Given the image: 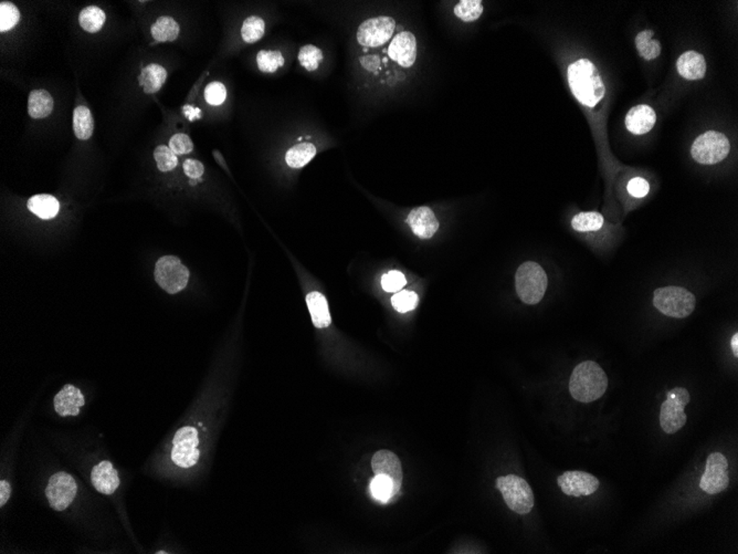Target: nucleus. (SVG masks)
Here are the masks:
<instances>
[{"mask_svg":"<svg viewBox=\"0 0 738 554\" xmlns=\"http://www.w3.org/2000/svg\"><path fill=\"white\" fill-rule=\"evenodd\" d=\"M266 23L258 16H250L242 23V35L244 43H254L263 37Z\"/></svg>","mask_w":738,"mask_h":554,"instance_id":"33","label":"nucleus"},{"mask_svg":"<svg viewBox=\"0 0 738 554\" xmlns=\"http://www.w3.org/2000/svg\"><path fill=\"white\" fill-rule=\"evenodd\" d=\"M28 210L41 220H51L58 215L60 204L58 199L51 195H35L28 200Z\"/></svg>","mask_w":738,"mask_h":554,"instance_id":"22","label":"nucleus"},{"mask_svg":"<svg viewBox=\"0 0 738 554\" xmlns=\"http://www.w3.org/2000/svg\"><path fill=\"white\" fill-rule=\"evenodd\" d=\"M676 68L679 74L683 78L688 80H700L705 77V59L696 51H688L679 58Z\"/></svg>","mask_w":738,"mask_h":554,"instance_id":"20","label":"nucleus"},{"mask_svg":"<svg viewBox=\"0 0 738 554\" xmlns=\"http://www.w3.org/2000/svg\"><path fill=\"white\" fill-rule=\"evenodd\" d=\"M547 276L538 262H524L515 276V288L518 297L526 305H538L547 289Z\"/></svg>","mask_w":738,"mask_h":554,"instance_id":"3","label":"nucleus"},{"mask_svg":"<svg viewBox=\"0 0 738 554\" xmlns=\"http://www.w3.org/2000/svg\"><path fill=\"white\" fill-rule=\"evenodd\" d=\"M496 488L512 511L528 514L534 507V494L528 481L516 475H506L496 479Z\"/></svg>","mask_w":738,"mask_h":554,"instance_id":"5","label":"nucleus"},{"mask_svg":"<svg viewBox=\"0 0 738 554\" xmlns=\"http://www.w3.org/2000/svg\"><path fill=\"white\" fill-rule=\"evenodd\" d=\"M386 49H382L385 58L380 60L378 70L382 62H390L402 69L411 68L417 59V40L410 31H400L394 35ZM377 70V72H378Z\"/></svg>","mask_w":738,"mask_h":554,"instance_id":"10","label":"nucleus"},{"mask_svg":"<svg viewBox=\"0 0 738 554\" xmlns=\"http://www.w3.org/2000/svg\"><path fill=\"white\" fill-rule=\"evenodd\" d=\"M307 303L311 313L312 322L315 325V328L325 329L331 325L329 303L324 295L317 291L310 293L307 295Z\"/></svg>","mask_w":738,"mask_h":554,"instance_id":"21","label":"nucleus"},{"mask_svg":"<svg viewBox=\"0 0 738 554\" xmlns=\"http://www.w3.org/2000/svg\"><path fill=\"white\" fill-rule=\"evenodd\" d=\"M727 468L728 461L723 453H711L700 477V488L708 494H717L726 490L730 485Z\"/></svg>","mask_w":738,"mask_h":554,"instance_id":"13","label":"nucleus"},{"mask_svg":"<svg viewBox=\"0 0 738 554\" xmlns=\"http://www.w3.org/2000/svg\"><path fill=\"white\" fill-rule=\"evenodd\" d=\"M406 285H407V280L404 278V273L400 271L392 270L382 276V287L387 293H398Z\"/></svg>","mask_w":738,"mask_h":554,"instance_id":"39","label":"nucleus"},{"mask_svg":"<svg viewBox=\"0 0 738 554\" xmlns=\"http://www.w3.org/2000/svg\"><path fill=\"white\" fill-rule=\"evenodd\" d=\"M155 280L169 295H176L187 287L189 270L175 256H165L156 262Z\"/></svg>","mask_w":738,"mask_h":554,"instance_id":"9","label":"nucleus"},{"mask_svg":"<svg viewBox=\"0 0 738 554\" xmlns=\"http://www.w3.org/2000/svg\"><path fill=\"white\" fill-rule=\"evenodd\" d=\"M690 401V393L686 388H673L666 393V401L663 402L660 409V425L664 433L672 435L686 425L688 416L684 407Z\"/></svg>","mask_w":738,"mask_h":554,"instance_id":"7","label":"nucleus"},{"mask_svg":"<svg viewBox=\"0 0 738 554\" xmlns=\"http://www.w3.org/2000/svg\"><path fill=\"white\" fill-rule=\"evenodd\" d=\"M370 492L375 499L382 502H390V498L397 494L392 479L385 475H376L373 478L370 482Z\"/></svg>","mask_w":738,"mask_h":554,"instance_id":"31","label":"nucleus"},{"mask_svg":"<svg viewBox=\"0 0 738 554\" xmlns=\"http://www.w3.org/2000/svg\"><path fill=\"white\" fill-rule=\"evenodd\" d=\"M603 225V215L596 212L580 213L572 220V226L576 232H597Z\"/></svg>","mask_w":738,"mask_h":554,"instance_id":"30","label":"nucleus"},{"mask_svg":"<svg viewBox=\"0 0 738 554\" xmlns=\"http://www.w3.org/2000/svg\"><path fill=\"white\" fill-rule=\"evenodd\" d=\"M418 301L419 299H418L417 293L408 291V290L399 291L392 298V307L400 313L409 312L416 309Z\"/></svg>","mask_w":738,"mask_h":554,"instance_id":"37","label":"nucleus"},{"mask_svg":"<svg viewBox=\"0 0 738 554\" xmlns=\"http://www.w3.org/2000/svg\"><path fill=\"white\" fill-rule=\"evenodd\" d=\"M21 19L19 9L11 3H1L0 5V31L11 30Z\"/></svg>","mask_w":738,"mask_h":554,"instance_id":"36","label":"nucleus"},{"mask_svg":"<svg viewBox=\"0 0 738 554\" xmlns=\"http://www.w3.org/2000/svg\"><path fill=\"white\" fill-rule=\"evenodd\" d=\"M730 149V141L724 134L708 131L698 136L694 141L691 154L700 164L713 165L725 159Z\"/></svg>","mask_w":738,"mask_h":554,"instance_id":"8","label":"nucleus"},{"mask_svg":"<svg viewBox=\"0 0 738 554\" xmlns=\"http://www.w3.org/2000/svg\"><path fill=\"white\" fill-rule=\"evenodd\" d=\"M649 191H650V186H649L648 181H645V179H641V177H635V179H631V181H629V194L637 197V198L647 196Z\"/></svg>","mask_w":738,"mask_h":554,"instance_id":"42","label":"nucleus"},{"mask_svg":"<svg viewBox=\"0 0 738 554\" xmlns=\"http://www.w3.org/2000/svg\"><path fill=\"white\" fill-rule=\"evenodd\" d=\"M53 110V98L48 91L33 90L28 98V112L33 119H45Z\"/></svg>","mask_w":738,"mask_h":554,"instance_id":"23","label":"nucleus"},{"mask_svg":"<svg viewBox=\"0 0 738 554\" xmlns=\"http://www.w3.org/2000/svg\"><path fill=\"white\" fill-rule=\"evenodd\" d=\"M732 350H733L734 356L735 358L738 356V333L736 332L733 335V338L731 340Z\"/></svg>","mask_w":738,"mask_h":554,"instance_id":"45","label":"nucleus"},{"mask_svg":"<svg viewBox=\"0 0 738 554\" xmlns=\"http://www.w3.org/2000/svg\"><path fill=\"white\" fill-rule=\"evenodd\" d=\"M106 13L96 6H89L84 8L79 16V23L81 27L88 33H98L104 23H106Z\"/></svg>","mask_w":738,"mask_h":554,"instance_id":"28","label":"nucleus"},{"mask_svg":"<svg viewBox=\"0 0 738 554\" xmlns=\"http://www.w3.org/2000/svg\"><path fill=\"white\" fill-rule=\"evenodd\" d=\"M652 30H643L635 38V45H637L639 55L645 60H653V59L658 58L661 53L660 43L658 40H652Z\"/></svg>","mask_w":738,"mask_h":554,"instance_id":"29","label":"nucleus"},{"mask_svg":"<svg viewBox=\"0 0 738 554\" xmlns=\"http://www.w3.org/2000/svg\"><path fill=\"white\" fill-rule=\"evenodd\" d=\"M91 482L96 492L106 496L113 494L121 484L118 471L108 460L101 461L93 467L91 471Z\"/></svg>","mask_w":738,"mask_h":554,"instance_id":"16","label":"nucleus"},{"mask_svg":"<svg viewBox=\"0 0 738 554\" xmlns=\"http://www.w3.org/2000/svg\"><path fill=\"white\" fill-rule=\"evenodd\" d=\"M169 147L176 155H187L193 149V144L191 137L183 133H177L171 136Z\"/></svg>","mask_w":738,"mask_h":554,"instance_id":"41","label":"nucleus"},{"mask_svg":"<svg viewBox=\"0 0 738 554\" xmlns=\"http://www.w3.org/2000/svg\"><path fill=\"white\" fill-rule=\"evenodd\" d=\"M198 431L191 426H185L178 429L173 439L171 449V460L181 468H191L195 466L200 456L198 449Z\"/></svg>","mask_w":738,"mask_h":554,"instance_id":"11","label":"nucleus"},{"mask_svg":"<svg viewBox=\"0 0 738 554\" xmlns=\"http://www.w3.org/2000/svg\"><path fill=\"white\" fill-rule=\"evenodd\" d=\"M557 484L564 494L578 498L595 494L601 482L585 471H566L558 477Z\"/></svg>","mask_w":738,"mask_h":554,"instance_id":"14","label":"nucleus"},{"mask_svg":"<svg viewBox=\"0 0 738 554\" xmlns=\"http://www.w3.org/2000/svg\"><path fill=\"white\" fill-rule=\"evenodd\" d=\"M183 171L191 179H200L204 174L205 167L201 162L197 159H186L183 163Z\"/></svg>","mask_w":738,"mask_h":554,"instance_id":"43","label":"nucleus"},{"mask_svg":"<svg viewBox=\"0 0 738 554\" xmlns=\"http://www.w3.org/2000/svg\"><path fill=\"white\" fill-rule=\"evenodd\" d=\"M372 468L375 475H385V476L390 477L394 482L396 492H399L404 475H402V463L397 455L386 449L377 451L372 459Z\"/></svg>","mask_w":738,"mask_h":554,"instance_id":"15","label":"nucleus"},{"mask_svg":"<svg viewBox=\"0 0 738 554\" xmlns=\"http://www.w3.org/2000/svg\"><path fill=\"white\" fill-rule=\"evenodd\" d=\"M656 112L645 104L631 108L625 118V128L635 135H643L652 130L656 124Z\"/></svg>","mask_w":738,"mask_h":554,"instance_id":"19","label":"nucleus"},{"mask_svg":"<svg viewBox=\"0 0 738 554\" xmlns=\"http://www.w3.org/2000/svg\"><path fill=\"white\" fill-rule=\"evenodd\" d=\"M73 130L81 141L90 139L93 133V116L86 106H80L73 112Z\"/></svg>","mask_w":738,"mask_h":554,"instance_id":"27","label":"nucleus"},{"mask_svg":"<svg viewBox=\"0 0 738 554\" xmlns=\"http://www.w3.org/2000/svg\"><path fill=\"white\" fill-rule=\"evenodd\" d=\"M227 98L226 86L220 82L209 84L205 89V98L210 106H220Z\"/></svg>","mask_w":738,"mask_h":554,"instance_id":"40","label":"nucleus"},{"mask_svg":"<svg viewBox=\"0 0 738 554\" xmlns=\"http://www.w3.org/2000/svg\"><path fill=\"white\" fill-rule=\"evenodd\" d=\"M179 25L174 18L169 16L159 17L153 23L151 28L152 35L156 43H167V41L176 40L178 37Z\"/></svg>","mask_w":738,"mask_h":554,"instance_id":"26","label":"nucleus"},{"mask_svg":"<svg viewBox=\"0 0 738 554\" xmlns=\"http://www.w3.org/2000/svg\"><path fill=\"white\" fill-rule=\"evenodd\" d=\"M258 68L264 74H274L284 66V57L278 50H261L256 55Z\"/></svg>","mask_w":738,"mask_h":554,"instance_id":"32","label":"nucleus"},{"mask_svg":"<svg viewBox=\"0 0 738 554\" xmlns=\"http://www.w3.org/2000/svg\"><path fill=\"white\" fill-rule=\"evenodd\" d=\"M317 155V147L312 143H297L285 154V162L292 169H301L309 164Z\"/></svg>","mask_w":738,"mask_h":554,"instance_id":"25","label":"nucleus"},{"mask_svg":"<svg viewBox=\"0 0 738 554\" xmlns=\"http://www.w3.org/2000/svg\"><path fill=\"white\" fill-rule=\"evenodd\" d=\"M482 13L483 5L481 0H461L455 8V16L465 23L477 21Z\"/></svg>","mask_w":738,"mask_h":554,"instance_id":"34","label":"nucleus"},{"mask_svg":"<svg viewBox=\"0 0 738 554\" xmlns=\"http://www.w3.org/2000/svg\"><path fill=\"white\" fill-rule=\"evenodd\" d=\"M78 494V485L71 475L60 471L52 475L45 488V497L55 511L66 510Z\"/></svg>","mask_w":738,"mask_h":554,"instance_id":"12","label":"nucleus"},{"mask_svg":"<svg viewBox=\"0 0 738 554\" xmlns=\"http://www.w3.org/2000/svg\"><path fill=\"white\" fill-rule=\"evenodd\" d=\"M297 58L305 70L313 72L319 68V63L323 60V52L315 45H304L303 48L300 50Z\"/></svg>","mask_w":738,"mask_h":554,"instance_id":"35","label":"nucleus"},{"mask_svg":"<svg viewBox=\"0 0 738 554\" xmlns=\"http://www.w3.org/2000/svg\"><path fill=\"white\" fill-rule=\"evenodd\" d=\"M167 79V71L159 64H149L142 70L138 77L140 86H143L145 94H155L161 90Z\"/></svg>","mask_w":738,"mask_h":554,"instance_id":"24","label":"nucleus"},{"mask_svg":"<svg viewBox=\"0 0 738 554\" xmlns=\"http://www.w3.org/2000/svg\"><path fill=\"white\" fill-rule=\"evenodd\" d=\"M53 404L55 411L59 416L69 417L80 414L81 407L86 404V400L78 388L68 384L55 396Z\"/></svg>","mask_w":738,"mask_h":554,"instance_id":"17","label":"nucleus"},{"mask_svg":"<svg viewBox=\"0 0 738 554\" xmlns=\"http://www.w3.org/2000/svg\"><path fill=\"white\" fill-rule=\"evenodd\" d=\"M568 82L574 96L584 106L594 108L605 96V84L591 61L580 59L568 68Z\"/></svg>","mask_w":738,"mask_h":554,"instance_id":"1","label":"nucleus"},{"mask_svg":"<svg viewBox=\"0 0 738 554\" xmlns=\"http://www.w3.org/2000/svg\"><path fill=\"white\" fill-rule=\"evenodd\" d=\"M653 305L664 315L684 319L693 312L696 300L693 293L682 287L659 288L653 295Z\"/></svg>","mask_w":738,"mask_h":554,"instance_id":"4","label":"nucleus"},{"mask_svg":"<svg viewBox=\"0 0 738 554\" xmlns=\"http://www.w3.org/2000/svg\"><path fill=\"white\" fill-rule=\"evenodd\" d=\"M407 224L417 237L429 239L439 230V222L429 207L422 206L410 212Z\"/></svg>","mask_w":738,"mask_h":554,"instance_id":"18","label":"nucleus"},{"mask_svg":"<svg viewBox=\"0 0 738 554\" xmlns=\"http://www.w3.org/2000/svg\"><path fill=\"white\" fill-rule=\"evenodd\" d=\"M11 486L8 481L1 480L0 481V507L3 508L8 500L11 499Z\"/></svg>","mask_w":738,"mask_h":554,"instance_id":"44","label":"nucleus"},{"mask_svg":"<svg viewBox=\"0 0 738 554\" xmlns=\"http://www.w3.org/2000/svg\"><path fill=\"white\" fill-rule=\"evenodd\" d=\"M154 159H155L156 164H157V167H159L161 171H171L178 164V159H177L176 154L174 153L169 149V147H166V145L156 147L155 151H154Z\"/></svg>","mask_w":738,"mask_h":554,"instance_id":"38","label":"nucleus"},{"mask_svg":"<svg viewBox=\"0 0 738 554\" xmlns=\"http://www.w3.org/2000/svg\"><path fill=\"white\" fill-rule=\"evenodd\" d=\"M608 388V376L605 371L593 361L580 363L570 376V395L581 403L597 401Z\"/></svg>","mask_w":738,"mask_h":554,"instance_id":"2","label":"nucleus"},{"mask_svg":"<svg viewBox=\"0 0 738 554\" xmlns=\"http://www.w3.org/2000/svg\"><path fill=\"white\" fill-rule=\"evenodd\" d=\"M396 31L394 18L380 17L367 19L361 23L357 30V41L365 51L378 50L392 41Z\"/></svg>","mask_w":738,"mask_h":554,"instance_id":"6","label":"nucleus"}]
</instances>
